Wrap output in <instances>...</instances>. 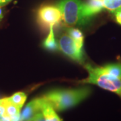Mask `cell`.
<instances>
[{
	"label": "cell",
	"mask_w": 121,
	"mask_h": 121,
	"mask_svg": "<svg viewBox=\"0 0 121 121\" xmlns=\"http://www.w3.org/2000/svg\"><path fill=\"white\" fill-rule=\"evenodd\" d=\"M66 31L78 43L83 45V35L79 30L74 28H69Z\"/></svg>",
	"instance_id": "cell-14"
},
{
	"label": "cell",
	"mask_w": 121,
	"mask_h": 121,
	"mask_svg": "<svg viewBox=\"0 0 121 121\" xmlns=\"http://www.w3.org/2000/svg\"><path fill=\"white\" fill-rule=\"evenodd\" d=\"M56 5L61 12L62 20L68 26H83L89 22L84 16L82 0H59Z\"/></svg>",
	"instance_id": "cell-3"
},
{
	"label": "cell",
	"mask_w": 121,
	"mask_h": 121,
	"mask_svg": "<svg viewBox=\"0 0 121 121\" xmlns=\"http://www.w3.org/2000/svg\"><path fill=\"white\" fill-rule=\"evenodd\" d=\"M57 43L59 49L65 55L79 63H83V45L78 43L67 31L60 35Z\"/></svg>",
	"instance_id": "cell-4"
},
{
	"label": "cell",
	"mask_w": 121,
	"mask_h": 121,
	"mask_svg": "<svg viewBox=\"0 0 121 121\" xmlns=\"http://www.w3.org/2000/svg\"><path fill=\"white\" fill-rule=\"evenodd\" d=\"M88 76L81 82L96 85L106 90L116 94L121 98V78L106 71L103 67H94L90 64L85 65Z\"/></svg>",
	"instance_id": "cell-2"
},
{
	"label": "cell",
	"mask_w": 121,
	"mask_h": 121,
	"mask_svg": "<svg viewBox=\"0 0 121 121\" xmlns=\"http://www.w3.org/2000/svg\"><path fill=\"white\" fill-rule=\"evenodd\" d=\"M106 71L117 78H121V63H111L103 66Z\"/></svg>",
	"instance_id": "cell-13"
},
{
	"label": "cell",
	"mask_w": 121,
	"mask_h": 121,
	"mask_svg": "<svg viewBox=\"0 0 121 121\" xmlns=\"http://www.w3.org/2000/svg\"><path fill=\"white\" fill-rule=\"evenodd\" d=\"M90 94L91 89L89 87H83L76 89L52 90L42 97L56 111H63L79 104Z\"/></svg>",
	"instance_id": "cell-1"
},
{
	"label": "cell",
	"mask_w": 121,
	"mask_h": 121,
	"mask_svg": "<svg viewBox=\"0 0 121 121\" xmlns=\"http://www.w3.org/2000/svg\"><path fill=\"white\" fill-rule=\"evenodd\" d=\"M114 17L117 23L121 25V11L117 12L114 13Z\"/></svg>",
	"instance_id": "cell-16"
},
{
	"label": "cell",
	"mask_w": 121,
	"mask_h": 121,
	"mask_svg": "<svg viewBox=\"0 0 121 121\" xmlns=\"http://www.w3.org/2000/svg\"><path fill=\"white\" fill-rule=\"evenodd\" d=\"M43 98L32 99L26 106L20 115V121H28L36 113L41 111Z\"/></svg>",
	"instance_id": "cell-7"
},
{
	"label": "cell",
	"mask_w": 121,
	"mask_h": 121,
	"mask_svg": "<svg viewBox=\"0 0 121 121\" xmlns=\"http://www.w3.org/2000/svg\"><path fill=\"white\" fill-rule=\"evenodd\" d=\"M103 9L104 7L102 0H87L86 2L83 3V14L88 21Z\"/></svg>",
	"instance_id": "cell-8"
},
{
	"label": "cell",
	"mask_w": 121,
	"mask_h": 121,
	"mask_svg": "<svg viewBox=\"0 0 121 121\" xmlns=\"http://www.w3.org/2000/svg\"><path fill=\"white\" fill-rule=\"evenodd\" d=\"M37 18L42 26L50 28L58 24L62 20V13L56 5H46L39 9Z\"/></svg>",
	"instance_id": "cell-5"
},
{
	"label": "cell",
	"mask_w": 121,
	"mask_h": 121,
	"mask_svg": "<svg viewBox=\"0 0 121 121\" xmlns=\"http://www.w3.org/2000/svg\"><path fill=\"white\" fill-rule=\"evenodd\" d=\"M21 108L10 102L8 97L0 99V121H20Z\"/></svg>",
	"instance_id": "cell-6"
},
{
	"label": "cell",
	"mask_w": 121,
	"mask_h": 121,
	"mask_svg": "<svg viewBox=\"0 0 121 121\" xmlns=\"http://www.w3.org/2000/svg\"><path fill=\"white\" fill-rule=\"evenodd\" d=\"M43 46L48 50L50 51H56L59 49L58 43H56L54 31H53V27H51L49 28V33L47 37L44 40L43 43Z\"/></svg>",
	"instance_id": "cell-10"
},
{
	"label": "cell",
	"mask_w": 121,
	"mask_h": 121,
	"mask_svg": "<svg viewBox=\"0 0 121 121\" xmlns=\"http://www.w3.org/2000/svg\"><path fill=\"white\" fill-rule=\"evenodd\" d=\"M43 98V97H42ZM41 110L45 121H62L52 106L43 98Z\"/></svg>",
	"instance_id": "cell-9"
},
{
	"label": "cell",
	"mask_w": 121,
	"mask_h": 121,
	"mask_svg": "<svg viewBox=\"0 0 121 121\" xmlns=\"http://www.w3.org/2000/svg\"><path fill=\"white\" fill-rule=\"evenodd\" d=\"M26 98H27V95L24 92L22 91L16 92L13 94V95L8 97V99L10 100L11 102H12L14 105L17 106V107L21 109L26 102Z\"/></svg>",
	"instance_id": "cell-12"
},
{
	"label": "cell",
	"mask_w": 121,
	"mask_h": 121,
	"mask_svg": "<svg viewBox=\"0 0 121 121\" xmlns=\"http://www.w3.org/2000/svg\"><path fill=\"white\" fill-rule=\"evenodd\" d=\"M12 0H0V7L4 6L6 4H9L10 1H12Z\"/></svg>",
	"instance_id": "cell-17"
},
{
	"label": "cell",
	"mask_w": 121,
	"mask_h": 121,
	"mask_svg": "<svg viewBox=\"0 0 121 121\" xmlns=\"http://www.w3.org/2000/svg\"><path fill=\"white\" fill-rule=\"evenodd\" d=\"M104 9L113 14L121 11V0H102Z\"/></svg>",
	"instance_id": "cell-11"
},
{
	"label": "cell",
	"mask_w": 121,
	"mask_h": 121,
	"mask_svg": "<svg viewBox=\"0 0 121 121\" xmlns=\"http://www.w3.org/2000/svg\"><path fill=\"white\" fill-rule=\"evenodd\" d=\"M28 121H45L43 112H42V110L36 113L35 116L32 117Z\"/></svg>",
	"instance_id": "cell-15"
}]
</instances>
